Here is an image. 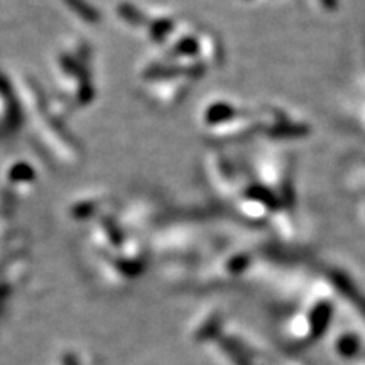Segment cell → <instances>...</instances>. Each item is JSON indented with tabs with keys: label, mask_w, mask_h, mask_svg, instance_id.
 <instances>
[{
	"label": "cell",
	"mask_w": 365,
	"mask_h": 365,
	"mask_svg": "<svg viewBox=\"0 0 365 365\" xmlns=\"http://www.w3.org/2000/svg\"><path fill=\"white\" fill-rule=\"evenodd\" d=\"M249 195H251L252 198H256L257 202H262L264 205L271 206V208H276V206H278V198H276L271 191L266 190V188H260V186L252 188V190L249 191Z\"/></svg>",
	"instance_id": "6da1fadb"
},
{
	"label": "cell",
	"mask_w": 365,
	"mask_h": 365,
	"mask_svg": "<svg viewBox=\"0 0 365 365\" xmlns=\"http://www.w3.org/2000/svg\"><path fill=\"white\" fill-rule=\"evenodd\" d=\"M321 3H323L328 10H335L338 7V0H321Z\"/></svg>",
	"instance_id": "7a4b0ae2"
}]
</instances>
